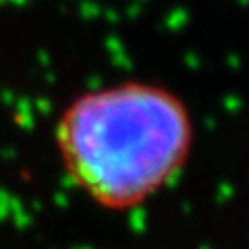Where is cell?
<instances>
[{
    "label": "cell",
    "mask_w": 249,
    "mask_h": 249,
    "mask_svg": "<svg viewBox=\"0 0 249 249\" xmlns=\"http://www.w3.org/2000/svg\"><path fill=\"white\" fill-rule=\"evenodd\" d=\"M196 143L193 114L168 85L124 79L81 91L54 124L60 166L96 206L129 212L183 173Z\"/></svg>",
    "instance_id": "1"
},
{
    "label": "cell",
    "mask_w": 249,
    "mask_h": 249,
    "mask_svg": "<svg viewBox=\"0 0 249 249\" xmlns=\"http://www.w3.org/2000/svg\"><path fill=\"white\" fill-rule=\"evenodd\" d=\"M0 2H2V0H0Z\"/></svg>",
    "instance_id": "2"
}]
</instances>
